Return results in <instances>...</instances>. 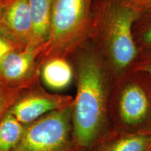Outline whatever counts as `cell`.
<instances>
[{
	"mask_svg": "<svg viewBox=\"0 0 151 151\" xmlns=\"http://www.w3.org/2000/svg\"><path fill=\"white\" fill-rule=\"evenodd\" d=\"M76 81L72 105V127L78 151L90 150L107 135L109 104L115 78L89 40L69 58Z\"/></svg>",
	"mask_w": 151,
	"mask_h": 151,
	"instance_id": "1",
	"label": "cell"
},
{
	"mask_svg": "<svg viewBox=\"0 0 151 151\" xmlns=\"http://www.w3.org/2000/svg\"><path fill=\"white\" fill-rule=\"evenodd\" d=\"M139 16L122 0H98L90 41L115 79L131 69L140 52L133 36Z\"/></svg>",
	"mask_w": 151,
	"mask_h": 151,
	"instance_id": "2",
	"label": "cell"
},
{
	"mask_svg": "<svg viewBox=\"0 0 151 151\" xmlns=\"http://www.w3.org/2000/svg\"><path fill=\"white\" fill-rule=\"evenodd\" d=\"M98 0H53L48 40L40 55L41 64L52 58H70L90 40Z\"/></svg>",
	"mask_w": 151,
	"mask_h": 151,
	"instance_id": "3",
	"label": "cell"
},
{
	"mask_svg": "<svg viewBox=\"0 0 151 151\" xmlns=\"http://www.w3.org/2000/svg\"><path fill=\"white\" fill-rule=\"evenodd\" d=\"M109 113L114 132H146L151 130V78L130 69L115 79L109 99Z\"/></svg>",
	"mask_w": 151,
	"mask_h": 151,
	"instance_id": "4",
	"label": "cell"
},
{
	"mask_svg": "<svg viewBox=\"0 0 151 151\" xmlns=\"http://www.w3.org/2000/svg\"><path fill=\"white\" fill-rule=\"evenodd\" d=\"M72 105L27 124L12 151H78L73 136Z\"/></svg>",
	"mask_w": 151,
	"mask_h": 151,
	"instance_id": "5",
	"label": "cell"
},
{
	"mask_svg": "<svg viewBox=\"0 0 151 151\" xmlns=\"http://www.w3.org/2000/svg\"><path fill=\"white\" fill-rule=\"evenodd\" d=\"M42 48L14 50L0 60V83L16 89H27L40 83Z\"/></svg>",
	"mask_w": 151,
	"mask_h": 151,
	"instance_id": "6",
	"label": "cell"
},
{
	"mask_svg": "<svg viewBox=\"0 0 151 151\" xmlns=\"http://www.w3.org/2000/svg\"><path fill=\"white\" fill-rule=\"evenodd\" d=\"M73 101L71 96L50 93L39 83L22 90L9 111L19 122L27 125L47 113L71 106Z\"/></svg>",
	"mask_w": 151,
	"mask_h": 151,
	"instance_id": "7",
	"label": "cell"
},
{
	"mask_svg": "<svg viewBox=\"0 0 151 151\" xmlns=\"http://www.w3.org/2000/svg\"><path fill=\"white\" fill-rule=\"evenodd\" d=\"M0 37L17 50H27L32 37L29 0H10L0 20Z\"/></svg>",
	"mask_w": 151,
	"mask_h": 151,
	"instance_id": "8",
	"label": "cell"
},
{
	"mask_svg": "<svg viewBox=\"0 0 151 151\" xmlns=\"http://www.w3.org/2000/svg\"><path fill=\"white\" fill-rule=\"evenodd\" d=\"M53 0H29L32 37L27 49L43 48L48 40Z\"/></svg>",
	"mask_w": 151,
	"mask_h": 151,
	"instance_id": "9",
	"label": "cell"
},
{
	"mask_svg": "<svg viewBox=\"0 0 151 151\" xmlns=\"http://www.w3.org/2000/svg\"><path fill=\"white\" fill-rule=\"evenodd\" d=\"M95 147L94 151H148L151 149V137L146 132L113 131Z\"/></svg>",
	"mask_w": 151,
	"mask_h": 151,
	"instance_id": "10",
	"label": "cell"
},
{
	"mask_svg": "<svg viewBox=\"0 0 151 151\" xmlns=\"http://www.w3.org/2000/svg\"><path fill=\"white\" fill-rule=\"evenodd\" d=\"M73 78L74 70L69 58H52L41 65L40 79L49 89L65 90L72 83Z\"/></svg>",
	"mask_w": 151,
	"mask_h": 151,
	"instance_id": "11",
	"label": "cell"
},
{
	"mask_svg": "<svg viewBox=\"0 0 151 151\" xmlns=\"http://www.w3.org/2000/svg\"><path fill=\"white\" fill-rule=\"evenodd\" d=\"M25 126L9 111L0 122V151L14 150L21 140Z\"/></svg>",
	"mask_w": 151,
	"mask_h": 151,
	"instance_id": "12",
	"label": "cell"
},
{
	"mask_svg": "<svg viewBox=\"0 0 151 151\" xmlns=\"http://www.w3.org/2000/svg\"><path fill=\"white\" fill-rule=\"evenodd\" d=\"M133 36L139 52L151 50V9L141 14L136 20Z\"/></svg>",
	"mask_w": 151,
	"mask_h": 151,
	"instance_id": "13",
	"label": "cell"
},
{
	"mask_svg": "<svg viewBox=\"0 0 151 151\" xmlns=\"http://www.w3.org/2000/svg\"><path fill=\"white\" fill-rule=\"evenodd\" d=\"M22 90L9 88L0 83V122L10 111Z\"/></svg>",
	"mask_w": 151,
	"mask_h": 151,
	"instance_id": "14",
	"label": "cell"
},
{
	"mask_svg": "<svg viewBox=\"0 0 151 151\" xmlns=\"http://www.w3.org/2000/svg\"><path fill=\"white\" fill-rule=\"evenodd\" d=\"M131 70L140 71L151 78V50L141 51Z\"/></svg>",
	"mask_w": 151,
	"mask_h": 151,
	"instance_id": "15",
	"label": "cell"
},
{
	"mask_svg": "<svg viewBox=\"0 0 151 151\" xmlns=\"http://www.w3.org/2000/svg\"><path fill=\"white\" fill-rule=\"evenodd\" d=\"M122 1L140 15L151 9V0H122Z\"/></svg>",
	"mask_w": 151,
	"mask_h": 151,
	"instance_id": "16",
	"label": "cell"
},
{
	"mask_svg": "<svg viewBox=\"0 0 151 151\" xmlns=\"http://www.w3.org/2000/svg\"><path fill=\"white\" fill-rule=\"evenodd\" d=\"M17 50L10 43L0 37V60L11 50Z\"/></svg>",
	"mask_w": 151,
	"mask_h": 151,
	"instance_id": "17",
	"label": "cell"
},
{
	"mask_svg": "<svg viewBox=\"0 0 151 151\" xmlns=\"http://www.w3.org/2000/svg\"><path fill=\"white\" fill-rule=\"evenodd\" d=\"M10 0H0V20L2 17L6 9V7L8 5Z\"/></svg>",
	"mask_w": 151,
	"mask_h": 151,
	"instance_id": "18",
	"label": "cell"
},
{
	"mask_svg": "<svg viewBox=\"0 0 151 151\" xmlns=\"http://www.w3.org/2000/svg\"><path fill=\"white\" fill-rule=\"evenodd\" d=\"M150 137H151V130H150Z\"/></svg>",
	"mask_w": 151,
	"mask_h": 151,
	"instance_id": "19",
	"label": "cell"
},
{
	"mask_svg": "<svg viewBox=\"0 0 151 151\" xmlns=\"http://www.w3.org/2000/svg\"><path fill=\"white\" fill-rule=\"evenodd\" d=\"M148 151H151V149H150V150H149Z\"/></svg>",
	"mask_w": 151,
	"mask_h": 151,
	"instance_id": "20",
	"label": "cell"
}]
</instances>
